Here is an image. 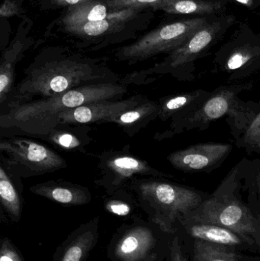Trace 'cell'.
<instances>
[{
	"label": "cell",
	"instance_id": "4fadbf2b",
	"mask_svg": "<svg viewBox=\"0 0 260 261\" xmlns=\"http://www.w3.org/2000/svg\"><path fill=\"white\" fill-rule=\"evenodd\" d=\"M99 239V217L79 225L60 244L52 261H85Z\"/></svg>",
	"mask_w": 260,
	"mask_h": 261
},
{
	"label": "cell",
	"instance_id": "52a82bcc",
	"mask_svg": "<svg viewBox=\"0 0 260 261\" xmlns=\"http://www.w3.org/2000/svg\"><path fill=\"white\" fill-rule=\"evenodd\" d=\"M0 160L9 175L17 179L53 173L67 166L65 160L50 147L16 135L2 138Z\"/></svg>",
	"mask_w": 260,
	"mask_h": 261
},
{
	"label": "cell",
	"instance_id": "8992f818",
	"mask_svg": "<svg viewBox=\"0 0 260 261\" xmlns=\"http://www.w3.org/2000/svg\"><path fill=\"white\" fill-rule=\"evenodd\" d=\"M174 234L149 219L134 216L116 229L107 247L109 261H165Z\"/></svg>",
	"mask_w": 260,
	"mask_h": 261
},
{
	"label": "cell",
	"instance_id": "d4e9b609",
	"mask_svg": "<svg viewBox=\"0 0 260 261\" xmlns=\"http://www.w3.org/2000/svg\"><path fill=\"white\" fill-rule=\"evenodd\" d=\"M259 110L248 128L235 144L238 148H243L248 153H257L260 147V99Z\"/></svg>",
	"mask_w": 260,
	"mask_h": 261
},
{
	"label": "cell",
	"instance_id": "cb8c5ba5",
	"mask_svg": "<svg viewBox=\"0 0 260 261\" xmlns=\"http://www.w3.org/2000/svg\"><path fill=\"white\" fill-rule=\"evenodd\" d=\"M137 204L136 199L129 193L121 190L111 195L105 201L104 208L105 211L119 217H128L134 211V205Z\"/></svg>",
	"mask_w": 260,
	"mask_h": 261
},
{
	"label": "cell",
	"instance_id": "3957f363",
	"mask_svg": "<svg viewBox=\"0 0 260 261\" xmlns=\"http://www.w3.org/2000/svg\"><path fill=\"white\" fill-rule=\"evenodd\" d=\"M253 87V82L232 83L220 86L211 92L209 97L192 113L171 120L169 128L157 133L156 139L162 141L192 130L203 132L215 121L225 118L235 142L238 141L259 110L258 102L244 101L239 97L241 93L249 91Z\"/></svg>",
	"mask_w": 260,
	"mask_h": 261
},
{
	"label": "cell",
	"instance_id": "8fae6325",
	"mask_svg": "<svg viewBox=\"0 0 260 261\" xmlns=\"http://www.w3.org/2000/svg\"><path fill=\"white\" fill-rule=\"evenodd\" d=\"M175 234L183 240L200 241L241 252L260 254L259 245L217 224L183 219L179 222Z\"/></svg>",
	"mask_w": 260,
	"mask_h": 261
},
{
	"label": "cell",
	"instance_id": "7c38bea8",
	"mask_svg": "<svg viewBox=\"0 0 260 261\" xmlns=\"http://www.w3.org/2000/svg\"><path fill=\"white\" fill-rule=\"evenodd\" d=\"M146 99L142 95H137L123 100H104L85 104L61 113L58 116V125H83L95 122L104 123L111 116L134 109Z\"/></svg>",
	"mask_w": 260,
	"mask_h": 261
},
{
	"label": "cell",
	"instance_id": "44dd1931",
	"mask_svg": "<svg viewBox=\"0 0 260 261\" xmlns=\"http://www.w3.org/2000/svg\"><path fill=\"white\" fill-rule=\"evenodd\" d=\"M21 190L15 186L12 176L0 164V201L2 207L13 222H19L22 213Z\"/></svg>",
	"mask_w": 260,
	"mask_h": 261
},
{
	"label": "cell",
	"instance_id": "f1b7e54d",
	"mask_svg": "<svg viewBox=\"0 0 260 261\" xmlns=\"http://www.w3.org/2000/svg\"><path fill=\"white\" fill-rule=\"evenodd\" d=\"M18 12V6L14 0H4L0 9V15L2 17L10 18Z\"/></svg>",
	"mask_w": 260,
	"mask_h": 261
},
{
	"label": "cell",
	"instance_id": "ac0fdd59",
	"mask_svg": "<svg viewBox=\"0 0 260 261\" xmlns=\"http://www.w3.org/2000/svg\"><path fill=\"white\" fill-rule=\"evenodd\" d=\"M159 112V102L146 99L134 109L111 116L106 122L115 124L130 136H133L152 121L158 119Z\"/></svg>",
	"mask_w": 260,
	"mask_h": 261
},
{
	"label": "cell",
	"instance_id": "4316f807",
	"mask_svg": "<svg viewBox=\"0 0 260 261\" xmlns=\"http://www.w3.org/2000/svg\"><path fill=\"white\" fill-rule=\"evenodd\" d=\"M0 261H25L19 250L11 242L10 239L4 237L1 240L0 246Z\"/></svg>",
	"mask_w": 260,
	"mask_h": 261
},
{
	"label": "cell",
	"instance_id": "83f0119b",
	"mask_svg": "<svg viewBox=\"0 0 260 261\" xmlns=\"http://www.w3.org/2000/svg\"><path fill=\"white\" fill-rule=\"evenodd\" d=\"M166 261H191L186 246L177 234H174L170 252Z\"/></svg>",
	"mask_w": 260,
	"mask_h": 261
},
{
	"label": "cell",
	"instance_id": "d6986e66",
	"mask_svg": "<svg viewBox=\"0 0 260 261\" xmlns=\"http://www.w3.org/2000/svg\"><path fill=\"white\" fill-rule=\"evenodd\" d=\"M191 261H260L259 256L196 240H183Z\"/></svg>",
	"mask_w": 260,
	"mask_h": 261
},
{
	"label": "cell",
	"instance_id": "9a60e30c",
	"mask_svg": "<svg viewBox=\"0 0 260 261\" xmlns=\"http://www.w3.org/2000/svg\"><path fill=\"white\" fill-rule=\"evenodd\" d=\"M29 190L34 194L66 205H86L93 199L87 187L64 180L35 184Z\"/></svg>",
	"mask_w": 260,
	"mask_h": 261
},
{
	"label": "cell",
	"instance_id": "484cf974",
	"mask_svg": "<svg viewBox=\"0 0 260 261\" xmlns=\"http://www.w3.org/2000/svg\"><path fill=\"white\" fill-rule=\"evenodd\" d=\"M172 0H105V3L112 9H123L128 8L142 9L153 7L158 9L160 6Z\"/></svg>",
	"mask_w": 260,
	"mask_h": 261
},
{
	"label": "cell",
	"instance_id": "2e32d148",
	"mask_svg": "<svg viewBox=\"0 0 260 261\" xmlns=\"http://www.w3.org/2000/svg\"><path fill=\"white\" fill-rule=\"evenodd\" d=\"M141 9L134 8L112 9L105 1L90 0L70 7L62 21L66 27L88 21H101L108 18H128L131 19Z\"/></svg>",
	"mask_w": 260,
	"mask_h": 261
},
{
	"label": "cell",
	"instance_id": "5b68a950",
	"mask_svg": "<svg viewBox=\"0 0 260 261\" xmlns=\"http://www.w3.org/2000/svg\"><path fill=\"white\" fill-rule=\"evenodd\" d=\"M183 219L226 227L260 247V216L243 200L228 173L216 190Z\"/></svg>",
	"mask_w": 260,
	"mask_h": 261
},
{
	"label": "cell",
	"instance_id": "9c48e42d",
	"mask_svg": "<svg viewBox=\"0 0 260 261\" xmlns=\"http://www.w3.org/2000/svg\"><path fill=\"white\" fill-rule=\"evenodd\" d=\"M100 177L95 180L107 194H114L131 182L135 176H149L160 179H174V176L160 171L150 165L148 161L133 156L128 148L112 150L99 156Z\"/></svg>",
	"mask_w": 260,
	"mask_h": 261
},
{
	"label": "cell",
	"instance_id": "ba28073f",
	"mask_svg": "<svg viewBox=\"0 0 260 261\" xmlns=\"http://www.w3.org/2000/svg\"><path fill=\"white\" fill-rule=\"evenodd\" d=\"M208 24L206 18L177 21L152 31L135 42L122 47L117 58L132 64L163 53H172L183 46L192 35Z\"/></svg>",
	"mask_w": 260,
	"mask_h": 261
},
{
	"label": "cell",
	"instance_id": "4dcf8cb0",
	"mask_svg": "<svg viewBox=\"0 0 260 261\" xmlns=\"http://www.w3.org/2000/svg\"><path fill=\"white\" fill-rule=\"evenodd\" d=\"M239 3H243L244 5H250L251 4V0H237Z\"/></svg>",
	"mask_w": 260,
	"mask_h": 261
},
{
	"label": "cell",
	"instance_id": "603a6c76",
	"mask_svg": "<svg viewBox=\"0 0 260 261\" xmlns=\"http://www.w3.org/2000/svg\"><path fill=\"white\" fill-rule=\"evenodd\" d=\"M221 7L219 3L201 0H172L162 5L158 9L172 14H207L217 12Z\"/></svg>",
	"mask_w": 260,
	"mask_h": 261
},
{
	"label": "cell",
	"instance_id": "7a4b0ae2",
	"mask_svg": "<svg viewBox=\"0 0 260 261\" xmlns=\"http://www.w3.org/2000/svg\"><path fill=\"white\" fill-rule=\"evenodd\" d=\"M128 93L120 84H90L58 96L20 104L1 112L0 128L11 135L42 138L58 126V116L70 109L91 102L119 100Z\"/></svg>",
	"mask_w": 260,
	"mask_h": 261
},
{
	"label": "cell",
	"instance_id": "ffe728a7",
	"mask_svg": "<svg viewBox=\"0 0 260 261\" xmlns=\"http://www.w3.org/2000/svg\"><path fill=\"white\" fill-rule=\"evenodd\" d=\"M89 130L85 125H59L42 139L62 150L85 151V147L92 141Z\"/></svg>",
	"mask_w": 260,
	"mask_h": 261
},
{
	"label": "cell",
	"instance_id": "277c9868",
	"mask_svg": "<svg viewBox=\"0 0 260 261\" xmlns=\"http://www.w3.org/2000/svg\"><path fill=\"white\" fill-rule=\"evenodd\" d=\"M129 187L148 219L171 234H175L179 222L209 196L205 192L160 178H134Z\"/></svg>",
	"mask_w": 260,
	"mask_h": 261
},
{
	"label": "cell",
	"instance_id": "e0dca14e",
	"mask_svg": "<svg viewBox=\"0 0 260 261\" xmlns=\"http://www.w3.org/2000/svg\"><path fill=\"white\" fill-rule=\"evenodd\" d=\"M211 92L203 89L177 93L162 98L158 101L159 117L162 122L180 119L192 113L210 95Z\"/></svg>",
	"mask_w": 260,
	"mask_h": 261
},
{
	"label": "cell",
	"instance_id": "30bf717a",
	"mask_svg": "<svg viewBox=\"0 0 260 261\" xmlns=\"http://www.w3.org/2000/svg\"><path fill=\"white\" fill-rule=\"evenodd\" d=\"M228 143H199L176 150L167 156L176 170L187 173H209L219 168L232 153Z\"/></svg>",
	"mask_w": 260,
	"mask_h": 261
},
{
	"label": "cell",
	"instance_id": "6da1fadb",
	"mask_svg": "<svg viewBox=\"0 0 260 261\" xmlns=\"http://www.w3.org/2000/svg\"><path fill=\"white\" fill-rule=\"evenodd\" d=\"M119 76L94 61L73 57L38 58L24 71L1 105V112L20 104L53 97L90 84H119Z\"/></svg>",
	"mask_w": 260,
	"mask_h": 261
},
{
	"label": "cell",
	"instance_id": "1f68e13d",
	"mask_svg": "<svg viewBox=\"0 0 260 261\" xmlns=\"http://www.w3.org/2000/svg\"><path fill=\"white\" fill-rule=\"evenodd\" d=\"M257 153H259L260 154V147H259V149H258Z\"/></svg>",
	"mask_w": 260,
	"mask_h": 261
},
{
	"label": "cell",
	"instance_id": "5bb4252c",
	"mask_svg": "<svg viewBox=\"0 0 260 261\" xmlns=\"http://www.w3.org/2000/svg\"><path fill=\"white\" fill-rule=\"evenodd\" d=\"M218 70L227 76L229 84L242 82L260 69V47L250 44L241 46L217 62Z\"/></svg>",
	"mask_w": 260,
	"mask_h": 261
},
{
	"label": "cell",
	"instance_id": "f546056e",
	"mask_svg": "<svg viewBox=\"0 0 260 261\" xmlns=\"http://www.w3.org/2000/svg\"><path fill=\"white\" fill-rule=\"evenodd\" d=\"M52 3L57 6H74L77 5L81 4V3H85V2L90 1V0H50Z\"/></svg>",
	"mask_w": 260,
	"mask_h": 261
},
{
	"label": "cell",
	"instance_id": "7402d4cb",
	"mask_svg": "<svg viewBox=\"0 0 260 261\" xmlns=\"http://www.w3.org/2000/svg\"><path fill=\"white\" fill-rule=\"evenodd\" d=\"M131 18H108L101 21H88L66 26V30L72 34L83 37H97L118 30Z\"/></svg>",
	"mask_w": 260,
	"mask_h": 261
}]
</instances>
